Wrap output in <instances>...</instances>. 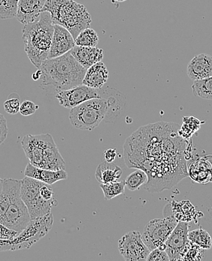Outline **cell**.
<instances>
[{
    "label": "cell",
    "mask_w": 212,
    "mask_h": 261,
    "mask_svg": "<svg viewBox=\"0 0 212 261\" xmlns=\"http://www.w3.org/2000/svg\"><path fill=\"white\" fill-rule=\"evenodd\" d=\"M42 84L56 91L68 90L82 85L87 69L78 63L70 51L55 58H48L39 67Z\"/></svg>",
    "instance_id": "6da1fadb"
},
{
    "label": "cell",
    "mask_w": 212,
    "mask_h": 261,
    "mask_svg": "<svg viewBox=\"0 0 212 261\" xmlns=\"http://www.w3.org/2000/svg\"><path fill=\"white\" fill-rule=\"evenodd\" d=\"M54 31L55 23L47 12H42L36 21L23 27L22 38L25 52L38 69L48 58Z\"/></svg>",
    "instance_id": "7a4b0ae2"
},
{
    "label": "cell",
    "mask_w": 212,
    "mask_h": 261,
    "mask_svg": "<svg viewBox=\"0 0 212 261\" xmlns=\"http://www.w3.org/2000/svg\"><path fill=\"white\" fill-rule=\"evenodd\" d=\"M21 145L32 165L50 170L66 169V163L50 134L25 136Z\"/></svg>",
    "instance_id": "3957f363"
},
{
    "label": "cell",
    "mask_w": 212,
    "mask_h": 261,
    "mask_svg": "<svg viewBox=\"0 0 212 261\" xmlns=\"http://www.w3.org/2000/svg\"><path fill=\"white\" fill-rule=\"evenodd\" d=\"M42 12H49L53 23L68 30L74 39L91 24L86 8L75 0H46Z\"/></svg>",
    "instance_id": "277c9868"
},
{
    "label": "cell",
    "mask_w": 212,
    "mask_h": 261,
    "mask_svg": "<svg viewBox=\"0 0 212 261\" xmlns=\"http://www.w3.org/2000/svg\"><path fill=\"white\" fill-rule=\"evenodd\" d=\"M54 217L52 213L31 219L26 228L12 240H0V251L28 249L42 240L52 228Z\"/></svg>",
    "instance_id": "5b68a950"
},
{
    "label": "cell",
    "mask_w": 212,
    "mask_h": 261,
    "mask_svg": "<svg viewBox=\"0 0 212 261\" xmlns=\"http://www.w3.org/2000/svg\"><path fill=\"white\" fill-rule=\"evenodd\" d=\"M108 110L109 104L105 98L91 99L71 109L69 120L77 129L93 130L105 119Z\"/></svg>",
    "instance_id": "8992f818"
},
{
    "label": "cell",
    "mask_w": 212,
    "mask_h": 261,
    "mask_svg": "<svg viewBox=\"0 0 212 261\" xmlns=\"http://www.w3.org/2000/svg\"><path fill=\"white\" fill-rule=\"evenodd\" d=\"M44 182L31 177L25 176L21 180L20 196L28 208L31 219L45 216L50 213L52 208L58 205V201L45 200L40 194Z\"/></svg>",
    "instance_id": "52a82bcc"
},
{
    "label": "cell",
    "mask_w": 212,
    "mask_h": 261,
    "mask_svg": "<svg viewBox=\"0 0 212 261\" xmlns=\"http://www.w3.org/2000/svg\"><path fill=\"white\" fill-rule=\"evenodd\" d=\"M178 221L173 216L156 218L148 223L142 235V240L150 251L164 244L178 224Z\"/></svg>",
    "instance_id": "ba28073f"
},
{
    "label": "cell",
    "mask_w": 212,
    "mask_h": 261,
    "mask_svg": "<svg viewBox=\"0 0 212 261\" xmlns=\"http://www.w3.org/2000/svg\"><path fill=\"white\" fill-rule=\"evenodd\" d=\"M118 249L126 261L147 260L150 250L144 243L139 231H130L118 241Z\"/></svg>",
    "instance_id": "9c48e42d"
},
{
    "label": "cell",
    "mask_w": 212,
    "mask_h": 261,
    "mask_svg": "<svg viewBox=\"0 0 212 261\" xmlns=\"http://www.w3.org/2000/svg\"><path fill=\"white\" fill-rule=\"evenodd\" d=\"M188 224L184 221H178L169 238L166 241V252L170 260H182L189 246Z\"/></svg>",
    "instance_id": "30bf717a"
},
{
    "label": "cell",
    "mask_w": 212,
    "mask_h": 261,
    "mask_svg": "<svg viewBox=\"0 0 212 261\" xmlns=\"http://www.w3.org/2000/svg\"><path fill=\"white\" fill-rule=\"evenodd\" d=\"M56 98L60 105L71 109L90 99L101 98V96L99 90L81 85L70 89L57 91Z\"/></svg>",
    "instance_id": "8fae6325"
},
{
    "label": "cell",
    "mask_w": 212,
    "mask_h": 261,
    "mask_svg": "<svg viewBox=\"0 0 212 261\" xmlns=\"http://www.w3.org/2000/svg\"><path fill=\"white\" fill-rule=\"evenodd\" d=\"M75 46V39L70 32L61 25L55 24L48 58H58L65 55Z\"/></svg>",
    "instance_id": "7c38bea8"
},
{
    "label": "cell",
    "mask_w": 212,
    "mask_h": 261,
    "mask_svg": "<svg viewBox=\"0 0 212 261\" xmlns=\"http://www.w3.org/2000/svg\"><path fill=\"white\" fill-rule=\"evenodd\" d=\"M46 0H19L16 18L23 25L36 21L45 6Z\"/></svg>",
    "instance_id": "4fadbf2b"
},
{
    "label": "cell",
    "mask_w": 212,
    "mask_h": 261,
    "mask_svg": "<svg viewBox=\"0 0 212 261\" xmlns=\"http://www.w3.org/2000/svg\"><path fill=\"white\" fill-rule=\"evenodd\" d=\"M188 77L193 81L212 76V56L207 54L196 55L187 67Z\"/></svg>",
    "instance_id": "5bb4252c"
},
{
    "label": "cell",
    "mask_w": 212,
    "mask_h": 261,
    "mask_svg": "<svg viewBox=\"0 0 212 261\" xmlns=\"http://www.w3.org/2000/svg\"><path fill=\"white\" fill-rule=\"evenodd\" d=\"M24 175L25 176L31 177L38 181L50 185L68 178L67 172L65 170H50V169L39 168L32 165L31 163L26 165Z\"/></svg>",
    "instance_id": "9a60e30c"
},
{
    "label": "cell",
    "mask_w": 212,
    "mask_h": 261,
    "mask_svg": "<svg viewBox=\"0 0 212 261\" xmlns=\"http://www.w3.org/2000/svg\"><path fill=\"white\" fill-rule=\"evenodd\" d=\"M109 70L102 61L95 63L87 69L82 85L93 89H101L109 79Z\"/></svg>",
    "instance_id": "2e32d148"
},
{
    "label": "cell",
    "mask_w": 212,
    "mask_h": 261,
    "mask_svg": "<svg viewBox=\"0 0 212 261\" xmlns=\"http://www.w3.org/2000/svg\"><path fill=\"white\" fill-rule=\"evenodd\" d=\"M70 53L84 68L88 69L95 63L102 61L103 50L97 47H83L75 45Z\"/></svg>",
    "instance_id": "e0dca14e"
},
{
    "label": "cell",
    "mask_w": 212,
    "mask_h": 261,
    "mask_svg": "<svg viewBox=\"0 0 212 261\" xmlns=\"http://www.w3.org/2000/svg\"><path fill=\"white\" fill-rule=\"evenodd\" d=\"M21 186V180L2 178L0 180V222H3L5 214L12 202V196L17 188Z\"/></svg>",
    "instance_id": "ac0fdd59"
},
{
    "label": "cell",
    "mask_w": 212,
    "mask_h": 261,
    "mask_svg": "<svg viewBox=\"0 0 212 261\" xmlns=\"http://www.w3.org/2000/svg\"><path fill=\"white\" fill-rule=\"evenodd\" d=\"M121 175V167L113 163H109L107 161L101 163L95 172L96 180L101 184H109L118 181Z\"/></svg>",
    "instance_id": "d6986e66"
},
{
    "label": "cell",
    "mask_w": 212,
    "mask_h": 261,
    "mask_svg": "<svg viewBox=\"0 0 212 261\" xmlns=\"http://www.w3.org/2000/svg\"><path fill=\"white\" fill-rule=\"evenodd\" d=\"M208 162L203 158L196 161L191 164L189 169V175L191 178L200 184H205L208 181H211L212 169L209 167Z\"/></svg>",
    "instance_id": "ffe728a7"
},
{
    "label": "cell",
    "mask_w": 212,
    "mask_h": 261,
    "mask_svg": "<svg viewBox=\"0 0 212 261\" xmlns=\"http://www.w3.org/2000/svg\"><path fill=\"white\" fill-rule=\"evenodd\" d=\"M172 206L174 213L173 216L178 221L188 223L197 218V210L190 201L184 200L181 202L173 201L172 202Z\"/></svg>",
    "instance_id": "44dd1931"
},
{
    "label": "cell",
    "mask_w": 212,
    "mask_h": 261,
    "mask_svg": "<svg viewBox=\"0 0 212 261\" xmlns=\"http://www.w3.org/2000/svg\"><path fill=\"white\" fill-rule=\"evenodd\" d=\"M192 90L194 96L212 100V76L194 81Z\"/></svg>",
    "instance_id": "7402d4cb"
},
{
    "label": "cell",
    "mask_w": 212,
    "mask_h": 261,
    "mask_svg": "<svg viewBox=\"0 0 212 261\" xmlns=\"http://www.w3.org/2000/svg\"><path fill=\"white\" fill-rule=\"evenodd\" d=\"M188 239L191 243L200 247L202 249H210L212 246L211 236L203 229H197L188 232Z\"/></svg>",
    "instance_id": "603a6c76"
},
{
    "label": "cell",
    "mask_w": 212,
    "mask_h": 261,
    "mask_svg": "<svg viewBox=\"0 0 212 261\" xmlns=\"http://www.w3.org/2000/svg\"><path fill=\"white\" fill-rule=\"evenodd\" d=\"M75 42L77 46L96 47L99 42V37L94 30L88 28L79 33L75 39Z\"/></svg>",
    "instance_id": "cb8c5ba5"
},
{
    "label": "cell",
    "mask_w": 212,
    "mask_h": 261,
    "mask_svg": "<svg viewBox=\"0 0 212 261\" xmlns=\"http://www.w3.org/2000/svg\"><path fill=\"white\" fill-rule=\"evenodd\" d=\"M148 176L145 171L138 169L128 175L125 180L126 187L130 191H135L139 189L141 186L148 182Z\"/></svg>",
    "instance_id": "d4e9b609"
},
{
    "label": "cell",
    "mask_w": 212,
    "mask_h": 261,
    "mask_svg": "<svg viewBox=\"0 0 212 261\" xmlns=\"http://www.w3.org/2000/svg\"><path fill=\"white\" fill-rule=\"evenodd\" d=\"M200 124L199 120L194 116L184 117L183 118V125L181 129H178V134L182 138L190 139L199 129Z\"/></svg>",
    "instance_id": "484cf974"
},
{
    "label": "cell",
    "mask_w": 212,
    "mask_h": 261,
    "mask_svg": "<svg viewBox=\"0 0 212 261\" xmlns=\"http://www.w3.org/2000/svg\"><path fill=\"white\" fill-rule=\"evenodd\" d=\"M126 183L125 181H115L109 184H100V188L103 191L105 200H110L121 194H124Z\"/></svg>",
    "instance_id": "4316f807"
},
{
    "label": "cell",
    "mask_w": 212,
    "mask_h": 261,
    "mask_svg": "<svg viewBox=\"0 0 212 261\" xmlns=\"http://www.w3.org/2000/svg\"><path fill=\"white\" fill-rule=\"evenodd\" d=\"M19 0H0V19L16 17Z\"/></svg>",
    "instance_id": "83f0119b"
},
{
    "label": "cell",
    "mask_w": 212,
    "mask_h": 261,
    "mask_svg": "<svg viewBox=\"0 0 212 261\" xmlns=\"http://www.w3.org/2000/svg\"><path fill=\"white\" fill-rule=\"evenodd\" d=\"M202 255V248L191 242L182 260H200Z\"/></svg>",
    "instance_id": "f1b7e54d"
},
{
    "label": "cell",
    "mask_w": 212,
    "mask_h": 261,
    "mask_svg": "<svg viewBox=\"0 0 212 261\" xmlns=\"http://www.w3.org/2000/svg\"><path fill=\"white\" fill-rule=\"evenodd\" d=\"M20 102L19 96L10 97L5 102V110L10 115H16L20 112Z\"/></svg>",
    "instance_id": "f546056e"
},
{
    "label": "cell",
    "mask_w": 212,
    "mask_h": 261,
    "mask_svg": "<svg viewBox=\"0 0 212 261\" xmlns=\"http://www.w3.org/2000/svg\"><path fill=\"white\" fill-rule=\"evenodd\" d=\"M39 106L30 100H25L20 104V113L23 116H30L33 115L39 109Z\"/></svg>",
    "instance_id": "4dcf8cb0"
},
{
    "label": "cell",
    "mask_w": 212,
    "mask_h": 261,
    "mask_svg": "<svg viewBox=\"0 0 212 261\" xmlns=\"http://www.w3.org/2000/svg\"><path fill=\"white\" fill-rule=\"evenodd\" d=\"M148 261H169V257L165 251L156 248L150 251L148 254Z\"/></svg>",
    "instance_id": "1f68e13d"
},
{
    "label": "cell",
    "mask_w": 212,
    "mask_h": 261,
    "mask_svg": "<svg viewBox=\"0 0 212 261\" xmlns=\"http://www.w3.org/2000/svg\"><path fill=\"white\" fill-rule=\"evenodd\" d=\"M20 232L12 230L0 222V240H12L19 235Z\"/></svg>",
    "instance_id": "d6a6232c"
},
{
    "label": "cell",
    "mask_w": 212,
    "mask_h": 261,
    "mask_svg": "<svg viewBox=\"0 0 212 261\" xmlns=\"http://www.w3.org/2000/svg\"><path fill=\"white\" fill-rule=\"evenodd\" d=\"M8 125L6 118L0 113V145L3 143L7 138Z\"/></svg>",
    "instance_id": "836d02e7"
},
{
    "label": "cell",
    "mask_w": 212,
    "mask_h": 261,
    "mask_svg": "<svg viewBox=\"0 0 212 261\" xmlns=\"http://www.w3.org/2000/svg\"><path fill=\"white\" fill-rule=\"evenodd\" d=\"M104 156H105V161L109 163H113L116 156H118V153H117L116 149H115V148H110V149H108L107 151H105Z\"/></svg>",
    "instance_id": "e575fe53"
},
{
    "label": "cell",
    "mask_w": 212,
    "mask_h": 261,
    "mask_svg": "<svg viewBox=\"0 0 212 261\" xmlns=\"http://www.w3.org/2000/svg\"><path fill=\"white\" fill-rule=\"evenodd\" d=\"M41 75H42V72H41L40 69H39L35 73L33 74L32 77H33V80L37 81L41 79Z\"/></svg>",
    "instance_id": "d590c367"
},
{
    "label": "cell",
    "mask_w": 212,
    "mask_h": 261,
    "mask_svg": "<svg viewBox=\"0 0 212 261\" xmlns=\"http://www.w3.org/2000/svg\"><path fill=\"white\" fill-rule=\"evenodd\" d=\"M114 3H122V2L127 1V0H112Z\"/></svg>",
    "instance_id": "8d00e7d4"
},
{
    "label": "cell",
    "mask_w": 212,
    "mask_h": 261,
    "mask_svg": "<svg viewBox=\"0 0 212 261\" xmlns=\"http://www.w3.org/2000/svg\"><path fill=\"white\" fill-rule=\"evenodd\" d=\"M0 180H1V178H0Z\"/></svg>",
    "instance_id": "74e56055"
}]
</instances>
